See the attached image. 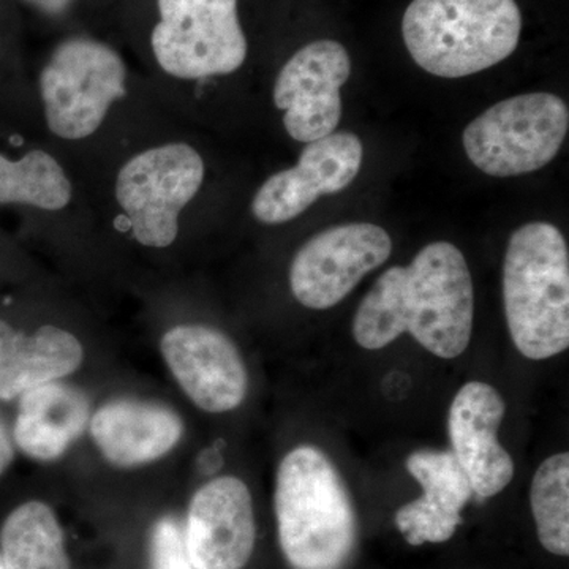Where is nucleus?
<instances>
[{"instance_id":"f257e3e1","label":"nucleus","mask_w":569,"mask_h":569,"mask_svg":"<svg viewBox=\"0 0 569 569\" xmlns=\"http://www.w3.org/2000/svg\"><path fill=\"white\" fill-rule=\"evenodd\" d=\"M470 269L458 247L437 241L408 266H392L362 299L353 321L356 343L381 350L400 336L441 359L466 353L473 332Z\"/></svg>"},{"instance_id":"a211bd4d","label":"nucleus","mask_w":569,"mask_h":569,"mask_svg":"<svg viewBox=\"0 0 569 569\" xmlns=\"http://www.w3.org/2000/svg\"><path fill=\"white\" fill-rule=\"evenodd\" d=\"M91 419V406L80 389L50 381L18 399L14 447L28 458L51 462L66 455Z\"/></svg>"},{"instance_id":"ddd939ff","label":"nucleus","mask_w":569,"mask_h":569,"mask_svg":"<svg viewBox=\"0 0 569 569\" xmlns=\"http://www.w3.org/2000/svg\"><path fill=\"white\" fill-rule=\"evenodd\" d=\"M183 537L194 569L244 568L257 541L252 493L246 482L220 477L198 489Z\"/></svg>"},{"instance_id":"423d86ee","label":"nucleus","mask_w":569,"mask_h":569,"mask_svg":"<svg viewBox=\"0 0 569 569\" xmlns=\"http://www.w3.org/2000/svg\"><path fill=\"white\" fill-rule=\"evenodd\" d=\"M127 93V67L102 41L74 37L52 51L40 73L48 129L63 140H84Z\"/></svg>"},{"instance_id":"9d476101","label":"nucleus","mask_w":569,"mask_h":569,"mask_svg":"<svg viewBox=\"0 0 569 569\" xmlns=\"http://www.w3.org/2000/svg\"><path fill=\"white\" fill-rule=\"evenodd\" d=\"M350 73V56L336 40L312 41L284 63L274 104L284 111V130L293 140L310 142L336 132L342 119L340 88Z\"/></svg>"},{"instance_id":"aec40b11","label":"nucleus","mask_w":569,"mask_h":569,"mask_svg":"<svg viewBox=\"0 0 569 569\" xmlns=\"http://www.w3.org/2000/svg\"><path fill=\"white\" fill-rule=\"evenodd\" d=\"M70 200V179L50 153L36 149L18 160L0 153V204L61 211Z\"/></svg>"},{"instance_id":"f03ea898","label":"nucleus","mask_w":569,"mask_h":569,"mask_svg":"<svg viewBox=\"0 0 569 569\" xmlns=\"http://www.w3.org/2000/svg\"><path fill=\"white\" fill-rule=\"evenodd\" d=\"M274 508L280 548L291 567H346L358 522L346 482L321 449L305 445L284 456L277 470Z\"/></svg>"},{"instance_id":"6ab92c4d","label":"nucleus","mask_w":569,"mask_h":569,"mask_svg":"<svg viewBox=\"0 0 569 569\" xmlns=\"http://www.w3.org/2000/svg\"><path fill=\"white\" fill-rule=\"evenodd\" d=\"M0 557L7 569H70L61 523L39 500L26 501L3 520Z\"/></svg>"},{"instance_id":"b1692460","label":"nucleus","mask_w":569,"mask_h":569,"mask_svg":"<svg viewBox=\"0 0 569 569\" xmlns=\"http://www.w3.org/2000/svg\"><path fill=\"white\" fill-rule=\"evenodd\" d=\"M29 6L36 7L41 13L50 14V17H58L63 13L73 0H24Z\"/></svg>"},{"instance_id":"4be33fe9","label":"nucleus","mask_w":569,"mask_h":569,"mask_svg":"<svg viewBox=\"0 0 569 569\" xmlns=\"http://www.w3.org/2000/svg\"><path fill=\"white\" fill-rule=\"evenodd\" d=\"M151 560L152 569H194L181 523L171 516L153 526Z\"/></svg>"},{"instance_id":"6e6552de","label":"nucleus","mask_w":569,"mask_h":569,"mask_svg":"<svg viewBox=\"0 0 569 569\" xmlns=\"http://www.w3.org/2000/svg\"><path fill=\"white\" fill-rule=\"evenodd\" d=\"M160 21L151 44L164 73L203 80L241 69L247 40L238 0H157Z\"/></svg>"},{"instance_id":"412c9836","label":"nucleus","mask_w":569,"mask_h":569,"mask_svg":"<svg viewBox=\"0 0 569 569\" xmlns=\"http://www.w3.org/2000/svg\"><path fill=\"white\" fill-rule=\"evenodd\" d=\"M531 512L539 542L553 556H569V455L550 456L531 481Z\"/></svg>"},{"instance_id":"f3484780","label":"nucleus","mask_w":569,"mask_h":569,"mask_svg":"<svg viewBox=\"0 0 569 569\" xmlns=\"http://www.w3.org/2000/svg\"><path fill=\"white\" fill-rule=\"evenodd\" d=\"M82 358L80 340L66 329L41 326L28 335L0 318V402L71 376Z\"/></svg>"},{"instance_id":"4468645a","label":"nucleus","mask_w":569,"mask_h":569,"mask_svg":"<svg viewBox=\"0 0 569 569\" xmlns=\"http://www.w3.org/2000/svg\"><path fill=\"white\" fill-rule=\"evenodd\" d=\"M505 411L503 397L485 381L463 385L449 408L451 451L479 498L498 496L515 478V460L498 440Z\"/></svg>"},{"instance_id":"2eb2a0df","label":"nucleus","mask_w":569,"mask_h":569,"mask_svg":"<svg viewBox=\"0 0 569 569\" xmlns=\"http://www.w3.org/2000/svg\"><path fill=\"white\" fill-rule=\"evenodd\" d=\"M407 470L422 488V497L397 509L396 526L408 545L449 541L462 523V509L475 496L466 470L452 451L419 449L407 459Z\"/></svg>"},{"instance_id":"1a4fd4ad","label":"nucleus","mask_w":569,"mask_h":569,"mask_svg":"<svg viewBox=\"0 0 569 569\" xmlns=\"http://www.w3.org/2000/svg\"><path fill=\"white\" fill-rule=\"evenodd\" d=\"M392 241L373 223H346L310 238L296 252L290 287L307 309L326 310L342 302L362 277L387 263Z\"/></svg>"},{"instance_id":"20e7f679","label":"nucleus","mask_w":569,"mask_h":569,"mask_svg":"<svg viewBox=\"0 0 569 569\" xmlns=\"http://www.w3.org/2000/svg\"><path fill=\"white\" fill-rule=\"evenodd\" d=\"M516 0H413L402 36L413 61L440 78H463L503 62L518 48Z\"/></svg>"},{"instance_id":"dca6fc26","label":"nucleus","mask_w":569,"mask_h":569,"mask_svg":"<svg viewBox=\"0 0 569 569\" xmlns=\"http://www.w3.org/2000/svg\"><path fill=\"white\" fill-rule=\"evenodd\" d=\"M182 433L181 418L173 410L141 400H112L91 418L93 441L116 467H138L162 459Z\"/></svg>"},{"instance_id":"0eeeda50","label":"nucleus","mask_w":569,"mask_h":569,"mask_svg":"<svg viewBox=\"0 0 569 569\" xmlns=\"http://www.w3.org/2000/svg\"><path fill=\"white\" fill-rule=\"evenodd\" d=\"M203 181V159L186 142H168L132 157L119 170L114 192L134 239L151 249L173 244L179 213Z\"/></svg>"},{"instance_id":"9b49d317","label":"nucleus","mask_w":569,"mask_h":569,"mask_svg":"<svg viewBox=\"0 0 569 569\" xmlns=\"http://www.w3.org/2000/svg\"><path fill=\"white\" fill-rule=\"evenodd\" d=\"M362 142L350 132H335L307 142L296 167L272 174L252 201L258 222L280 224L305 213L318 198L348 189L361 170Z\"/></svg>"},{"instance_id":"f8f14e48","label":"nucleus","mask_w":569,"mask_h":569,"mask_svg":"<svg viewBox=\"0 0 569 569\" xmlns=\"http://www.w3.org/2000/svg\"><path fill=\"white\" fill-rule=\"evenodd\" d=\"M160 351L187 397L208 413H227L244 402L246 362L233 340L211 326L181 325L164 332Z\"/></svg>"},{"instance_id":"39448f33","label":"nucleus","mask_w":569,"mask_h":569,"mask_svg":"<svg viewBox=\"0 0 569 569\" xmlns=\"http://www.w3.org/2000/svg\"><path fill=\"white\" fill-rule=\"evenodd\" d=\"M569 129L568 104L559 96L531 92L501 100L463 130L470 162L493 178H512L552 162Z\"/></svg>"},{"instance_id":"7ed1b4c3","label":"nucleus","mask_w":569,"mask_h":569,"mask_svg":"<svg viewBox=\"0 0 569 569\" xmlns=\"http://www.w3.org/2000/svg\"><path fill=\"white\" fill-rule=\"evenodd\" d=\"M509 336L533 361L569 347V252L559 228L522 224L511 234L503 263Z\"/></svg>"},{"instance_id":"5701e85b","label":"nucleus","mask_w":569,"mask_h":569,"mask_svg":"<svg viewBox=\"0 0 569 569\" xmlns=\"http://www.w3.org/2000/svg\"><path fill=\"white\" fill-rule=\"evenodd\" d=\"M14 459V443L11 432L0 417V478L9 470Z\"/></svg>"},{"instance_id":"393cba45","label":"nucleus","mask_w":569,"mask_h":569,"mask_svg":"<svg viewBox=\"0 0 569 569\" xmlns=\"http://www.w3.org/2000/svg\"><path fill=\"white\" fill-rule=\"evenodd\" d=\"M0 569H7L6 565H3L2 557H0Z\"/></svg>"}]
</instances>
